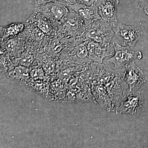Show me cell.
Here are the masks:
<instances>
[{
	"label": "cell",
	"mask_w": 148,
	"mask_h": 148,
	"mask_svg": "<svg viewBox=\"0 0 148 148\" xmlns=\"http://www.w3.org/2000/svg\"><path fill=\"white\" fill-rule=\"evenodd\" d=\"M125 72L114 70L109 66L97 63L91 74L92 80L101 84L109 95L114 110L125 98L129 91L128 85L125 80Z\"/></svg>",
	"instance_id": "obj_1"
},
{
	"label": "cell",
	"mask_w": 148,
	"mask_h": 148,
	"mask_svg": "<svg viewBox=\"0 0 148 148\" xmlns=\"http://www.w3.org/2000/svg\"><path fill=\"white\" fill-rule=\"evenodd\" d=\"M114 22L102 19L96 20L82 36L85 39L91 40L102 46H108L114 34Z\"/></svg>",
	"instance_id": "obj_2"
},
{
	"label": "cell",
	"mask_w": 148,
	"mask_h": 148,
	"mask_svg": "<svg viewBox=\"0 0 148 148\" xmlns=\"http://www.w3.org/2000/svg\"><path fill=\"white\" fill-rule=\"evenodd\" d=\"M90 26L77 16L72 10L71 13L64 18L58 26L57 33L61 38L70 40L81 36Z\"/></svg>",
	"instance_id": "obj_3"
},
{
	"label": "cell",
	"mask_w": 148,
	"mask_h": 148,
	"mask_svg": "<svg viewBox=\"0 0 148 148\" xmlns=\"http://www.w3.org/2000/svg\"><path fill=\"white\" fill-rule=\"evenodd\" d=\"M61 1L35 7V10L47 18L57 29L62 20L72 11L68 3Z\"/></svg>",
	"instance_id": "obj_4"
},
{
	"label": "cell",
	"mask_w": 148,
	"mask_h": 148,
	"mask_svg": "<svg viewBox=\"0 0 148 148\" xmlns=\"http://www.w3.org/2000/svg\"><path fill=\"white\" fill-rule=\"evenodd\" d=\"M85 40L82 36L72 40L68 47L65 49V54L62 55L63 59L72 64L79 65L91 61Z\"/></svg>",
	"instance_id": "obj_5"
},
{
	"label": "cell",
	"mask_w": 148,
	"mask_h": 148,
	"mask_svg": "<svg viewBox=\"0 0 148 148\" xmlns=\"http://www.w3.org/2000/svg\"><path fill=\"white\" fill-rule=\"evenodd\" d=\"M114 43L132 49L142 36L141 29L137 26H128L118 22H114Z\"/></svg>",
	"instance_id": "obj_6"
},
{
	"label": "cell",
	"mask_w": 148,
	"mask_h": 148,
	"mask_svg": "<svg viewBox=\"0 0 148 148\" xmlns=\"http://www.w3.org/2000/svg\"><path fill=\"white\" fill-rule=\"evenodd\" d=\"M113 46L114 55L106 61L113 64L115 69H121L135 59L140 60L143 58V54L140 51H134L130 48L122 46L115 43H113Z\"/></svg>",
	"instance_id": "obj_7"
},
{
	"label": "cell",
	"mask_w": 148,
	"mask_h": 148,
	"mask_svg": "<svg viewBox=\"0 0 148 148\" xmlns=\"http://www.w3.org/2000/svg\"><path fill=\"white\" fill-rule=\"evenodd\" d=\"M143 98L142 93L138 91H128L126 98L116 109L117 114H138L143 108Z\"/></svg>",
	"instance_id": "obj_8"
},
{
	"label": "cell",
	"mask_w": 148,
	"mask_h": 148,
	"mask_svg": "<svg viewBox=\"0 0 148 148\" xmlns=\"http://www.w3.org/2000/svg\"><path fill=\"white\" fill-rule=\"evenodd\" d=\"M125 67L124 79L129 86V91L138 90L146 82L144 73L134 61L126 64Z\"/></svg>",
	"instance_id": "obj_9"
},
{
	"label": "cell",
	"mask_w": 148,
	"mask_h": 148,
	"mask_svg": "<svg viewBox=\"0 0 148 148\" xmlns=\"http://www.w3.org/2000/svg\"><path fill=\"white\" fill-rule=\"evenodd\" d=\"M101 19L108 22H117V6L119 0H95Z\"/></svg>",
	"instance_id": "obj_10"
},
{
	"label": "cell",
	"mask_w": 148,
	"mask_h": 148,
	"mask_svg": "<svg viewBox=\"0 0 148 148\" xmlns=\"http://www.w3.org/2000/svg\"><path fill=\"white\" fill-rule=\"evenodd\" d=\"M91 61L102 63L106 57L112 55L114 51L113 43L107 47H103L90 40H85Z\"/></svg>",
	"instance_id": "obj_11"
},
{
	"label": "cell",
	"mask_w": 148,
	"mask_h": 148,
	"mask_svg": "<svg viewBox=\"0 0 148 148\" xmlns=\"http://www.w3.org/2000/svg\"><path fill=\"white\" fill-rule=\"evenodd\" d=\"M69 7L74 11L77 16L91 25L93 21L101 19L98 13V8L95 2L92 5L87 6L79 3L70 4Z\"/></svg>",
	"instance_id": "obj_12"
},
{
	"label": "cell",
	"mask_w": 148,
	"mask_h": 148,
	"mask_svg": "<svg viewBox=\"0 0 148 148\" xmlns=\"http://www.w3.org/2000/svg\"><path fill=\"white\" fill-rule=\"evenodd\" d=\"M27 23L33 24L47 36H51V34L55 31V27L50 21L36 10L27 20Z\"/></svg>",
	"instance_id": "obj_13"
},
{
	"label": "cell",
	"mask_w": 148,
	"mask_h": 148,
	"mask_svg": "<svg viewBox=\"0 0 148 148\" xmlns=\"http://www.w3.org/2000/svg\"><path fill=\"white\" fill-rule=\"evenodd\" d=\"M25 29V25L23 23H16L11 24L1 29V41L16 36L21 34Z\"/></svg>",
	"instance_id": "obj_14"
},
{
	"label": "cell",
	"mask_w": 148,
	"mask_h": 148,
	"mask_svg": "<svg viewBox=\"0 0 148 148\" xmlns=\"http://www.w3.org/2000/svg\"><path fill=\"white\" fill-rule=\"evenodd\" d=\"M8 74L12 79L19 82L26 80L30 77V71L28 68L21 65L15 67Z\"/></svg>",
	"instance_id": "obj_15"
},
{
	"label": "cell",
	"mask_w": 148,
	"mask_h": 148,
	"mask_svg": "<svg viewBox=\"0 0 148 148\" xmlns=\"http://www.w3.org/2000/svg\"><path fill=\"white\" fill-rule=\"evenodd\" d=\"M4 43L3 48L5 50L8 51L11 54L14 55L18 53L20 50V43L19 39L14 38H11L5 40L1 41Z\"/></svg>",
	"instance_id": "obj_16"
},
{
	"label": "cell",
	"mask_w": 148,
	"mask_h": 148,
	"mask_svg": "<svg viewBox=\"0 0 148 148\" xmlns=\"http://www.w3.org/2000/svg\"><path fill=\"white\" fill-rule=\"evenodd\" d=\"M18 59L19 65L29 67L32 65L34 62V56L29 52H25L23 53Z\"/></svg>",
	"instance_id": "obj_17"
},
{
	"label": "cell",
	"mask_w": 148,
	"mask_h": 148,
	"mask_svg": "<svg viewBox=\"0 0 148 148\" xmlns=\"http://www.w3.org/2000/svg\"><path fill=\"white\" fill-rule=\"evenodd\" d=\"M61 47H62V44L59 42L58 40H55L51 43V45H49L48 47H46V49L49 53L55 54L61 51L62 49Z\"/></svg>",
	"instance_id": "obj_18"
},
{
	"label": "cell",
	"mask_w": 148,
	"mask_h": 148,
	"mask_svg": "<svg viewBox=\"0 0 148 148\" xmlns=\"http://www.w3.org/2000/svg\"><path fill=\"white\" fill-rule=\"evenodd\" d=\"M55 64L52 61H47L43 65V68L45 72L51 73L55 69Z\"/></svg>",
	"instance_id": "obj_19"
},
{
	"label": "cell",
	"mask_w": 148,
	"mask_h": 148,
	"mask_svg": "<svg viewBox=\"0 0 148 148\" xmlns=\"http://www.w3.org/2000/svg\"><path fill=\"white\" fill-rule=\"evenodd\" d=\"M70 4L79 3L87 6H91L94 4L95 0H70Z\"/></svg>",
	"instance_id": "obj_20"
},
{
	"label": "cell",
	"mask_w": 148,
	"mask_h": 148,
	"mask_svg": "<svg viewBox=\"0 0 148 148\" xmlns=\"http://www.w3.org/2000/svg\"><path fill=\"white\" fill-rule=\"evenodd\" d=\"M66 1L69 4L70 3V0H35V6H38L46 4L48 3L53 2L57 1Z\"/></svg>",
	"instance_id": "obj_21"
}]
</instances>
